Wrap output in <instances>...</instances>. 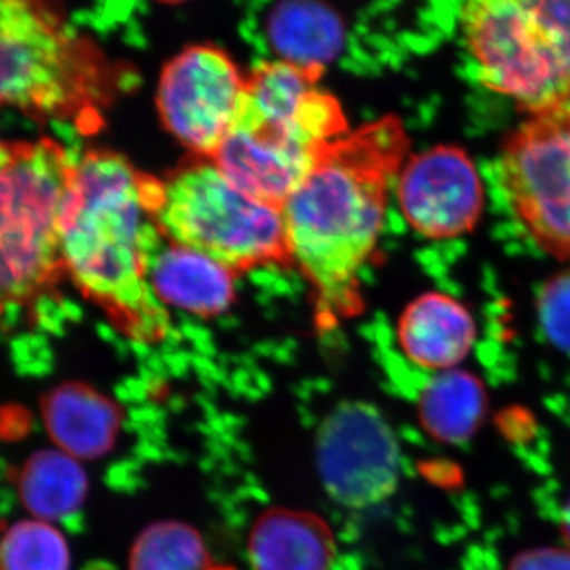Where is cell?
<instances>
[{"label":"cell","instance_id":"ffe728a7","mask_svg":"<svg viewBox=\"0 0 570 570\" xmlns=\"http://www.w3.org/2000/svg\"><path fill=\"white\" fill-rule=\"evenodd\" d=\"M0 570H70L61 532L41 521H20L0 540Z\"/></svg>","mask_w":570,"mask_h":570},{"label":"cell","instance_id":"3957f363","mask_svg":"<svg viewBox=\"0 0 570 570\" xmlns=\"http://www.w3.org/2000/svg\"><path fill=\"white\" fill-rule=\"evenodd\" d=\"M75 164L59 142H0V332L51 298L63 273L61 220Z\"/></svg>","mask_w":570,"mask_h":570},{"label":"cell","instance_id":"603a6c76","mask_svg":"<svg viewBox=\"0 0 570 570\" xmlns=\"http://www.w3.org/2000/svg\"><path fill=\"white\" fill-rule=\"evenodd\" d=\"M32 425V414L28 409L17 406V404L0 407V439L2 441H21L29 436Z\"/></svg>","mask_w":570,"mask_h":570},{"label":"cell","instance_id":"52a82bcc","mask_svg":"<svg viewBox=\"0 0 570 570\" xmlns=\"http://www.w3.org/2000/svg\"><path fill=\"white\" fill-rule=\"evenodd\" d=\"M502 189L535 245L570 261V102L528 116L499 157Z\"/></svg>","mask_w":570,"mask_h":570},{"label":"cell","instance_id":"5b68a950","mask_svg":"<svg viewBox=\"0 0 570 570\" xmlns=\"http://www.w3.org/2000/svg\"><path fill=\"white\" fill-rule=\"evenodd\" d=\"M479 81L528 116L570 102V0H461Z\"/></svg>","mask_w":570,"mask_h":570},{"label":"cell","instance_id":"2e32d148","mask_svg":"<svg viewBox=\"0 0 570 570\" xmlns=\"http://www.w3.org/2000/svg\"><path fill=\"white\" fill-rule=\"evenodd\" d=\"M266 36L279 61L324 71L343 50L344 24L324 0H281L266 20Z\"/></svg>","mask_w":570,"mask_h":570},{"label":"cell","instance_id":"d6986e66","mask_svg":"<svg viewBox=\"0 0 570 570\" xmlns=\"http://www.w3.org/2000/svg\"><path fill=\"white\" fill-rule=\"evenodd\" d=\"M130 570H224L213 560L204 538L179 521H159L135 540Z\"/></svg>","mask_w":570,"mask_h":570},{"label":"cell","instance_id":"e0dca14e","mask_svg":"<svg viewBox=\"0 0 570 570\" xmlns=\"http://www.w3.org/2000/svg\"><path fill=\"white\" fill-rule=\"evenodd\" d=\"M13 479L22 508L40 520L62 524L77 521L88 499L85 469L59 450L33 452L13 471Z\"/></svg>","mask_w":570,"mask_h":570},{"label":"cell","instance_id":"ac0fdd59","mask_svg":"<svg viewBox=\"0 0 570 570\" xmlns=\"http://www.w3.org/2000/svg\"><path fill=\"white\" fill-rule=\"evenodd\" d=\"M417 407L420 425L431 438L456 445L478 433L489 409V397L479 377L455 367L428 382Z\"/></svg>","mask_w":570,"mask_h":570},{"label":"cell","instance_id":"4fadbf2b","mask_svg":"<svg viewBox=\"0 0 570 570\" xmlns=\"http://www.w3.org/2000/svg\"><path fill=\"white\" fill-rule=\"evenodd\" d=\"M478 325L453 296L426 292L409 303L397 321V343L412 363L425 370H455L474 346Z\"/></svg>","mask_w":570,"mask_h":570},{"label":"cell","instance_id":"9a60e30c","mask_svg":"<svg viewBox=\"0 0 570 570\" xmlns=\"http://www.w3.org/2000/svg\"><path fill=\"white\" fill-rule=\"evenodd\" d=\"M335 554L328 524L303 510H266L250 531L254 570H330Z\"/></svg>","mask_w":570,"mask_h":570},{"label":"cell","instance_id":"7402d4cb","mask_svg":"<svg viewBox=\"0 0 570 570\" xmlns=\"http://www.w3.org/2000/svg\"><path fill=\"white\" fill-rule=\"evenodd\" d=\"M509 570H570V550L547 547L521 551Z\"/></svg>","mask_w":570,"mask_h":570},{"label":"cell","instance_id":"6da1fadb","mask_svg":"<svg viewBox=\"0 0 570 570\" xmlns=\"http://www.w3.org/2000/svg\"><path fill=\"white\" fill-rule=\"evenodd\" d=\"M407 148L400 119L370 124L341 138L281 206L287 257L332 321L362 306L360 272L376 250L390 179L406 163Z\"/></svg>","mask_w":570,"mask_h":570},{"label":"cell","instance_id":"ba28073f","mask_svg":"<svg viewBox=\"0 0 570 570\" xmlns=\"http://www.w3.org/2000/svg\"><path fill=\"white\" fill-rule=\"evenodd\" d=\"M246 96V77L227 52L194 45L165 66L157 88L164 126L190 151L213 159Z\"/></svg>","mask_w":570,"mask_h":570},{"label":"cell","instance_id":"9c48e42d","mask_svg":"<svg viewBox=\"0 0 570 570\" xmlns=\"http://www.w3.org/2000/svg\"><path fill=\"white\" fill-rule=\"evenodd\" d=\"M317 469L326 493L352 509L373 508L400 482L401 453L392 426L366 403L337 406L317 433Z\"/></svg>","mask_w":570,"mask_h":570},{"label":"cell","instance_id":"8fae6325","mask_svg":"<svg viewBox=\"0 0 570 570\" xmlns=\"http://www.w3.org/2000/svg\"><path fill=\"white\" fill-rule=\"evenodd\" d=\"M325 154L239 111L212 160L247 194L283 206Z\"/></svg>","mask_w":570,"mask_h":570},{"label":"cell","instance_id":"30bf717a","mask_svg":"<svg viewBox=\"0 0 570 570\" xmlns=\"http://www.w3.org/2000/svg\"><path fill=\"white\" fill-rule=\"evenodd\" d=\"M396 190L404 219L430 239L469 234L485 206L478 168L460 146L438 145L409 157L397 174Z\"/></svg>","mask_w":570,"mask_h":570},{"label":"cell","instance_id":"277c9868","mask_svg":"<svg viewBox=\"0 0 570 570\" xmlns=\"http://www.w3.org/2000/svg\"><path fill=\"white\" fill-rule=\"evenodd\" d=\"M116 75L50 0H0V105L40 121L91 122Z\"/></svg>","mask_w":570,"mask_h":570},{"label":"cell","instance_id":"7a4b0ae2","mask_svg":"<svg viewBox=\"0 0 570 570\" xmlns=\"http://www.w3.org/2000/svg\"><path fill=\"white\" fill-rule=\"evenodd\" d=\"M154 179L118 154L91 151L75 163L61 220L63 273L86 298L140 340L167 328L146 277V254L160 234Z\"/></svg>","mask_w":570,"mask_h":570},{"label":"cell","instance_id":"cb8c5ba5","mask_svg":"<svg viewBox=\"0 0 570 570\" xmlns=\"http://www.w3.org/2000/svg\"><path fill=\"white\" fill-rule=\"evenodd\" d=\"M561 531L562 538L566 539V542H568L570 547V499L568 504L564 505V509H562Z\"/></svg>","mask_w":570,"mask_h":570},{"label":"cell","instance_id":"d4e9b609","mask_svg":"<svg viewBox=\"0 0 570 570\" xmlns=\"http://www.w3.org/2000/svg\"><path fill=\"white\" fill-rule=\"evenodd\" d=\"M160 3H167V6H178V3L187 2V0H157Z\"/></svg>","mask_w":570,"mask_h":570},{"label":"cell","instance_id":"8992f818","mask_svg":"<svg viewBox=\"0 0 570 570\" xmlns=\"http://www.w3.org/2000/svg\"><path fill=\"white\" fill-rule=\"evenodd\" d=\"M153 216L165 238L234 272L287 257L281 206L247 194L212 159L154 181Z\"/></svg>","mask_w":570,"mask_h":570},{"label":"cell","instance_id":"5bb4252c","mask_svg":"<svg viewBox=\"0 0 570 570\" xmlns=\"http://www.w3.org/2000/svg\"><path fill=\"white\" fill-rule=\"evenodd\" d=\"M40 409L50 438L73 459H102L118 441L121 411L91 385L63 382L41 396Z\"/></svg>","mask_w":570,"mask_h":570},{"label":"cell","instance_id":"44dd1931","mask_svg":"<svg viewBox=\"0 0 570 570\" xmlns=\"http://www.w3.org/2000/svg\"><path fill=\"white\" fill-rule=\"evenodd\" d=\"M535 311L547 340L570 355V266L546 281L539 291Z\"/></svg>","mask_w":570,"mask_h":570},{"label":"cell","instance_id":"7c38bea8","mask_svg":"<svg viewBox=\"0 0 570 570\" xmlns=\"http://www.w3.org/2000/svg\"><path fill=\"white\" fill-rule=\"evenodd\" d=\"M146 277L163 305L195 316H217L234 303V269L163 234L154 238L146 254Z\"/></svg>","mask_w":570,"mask_h":570}]
</instances>
